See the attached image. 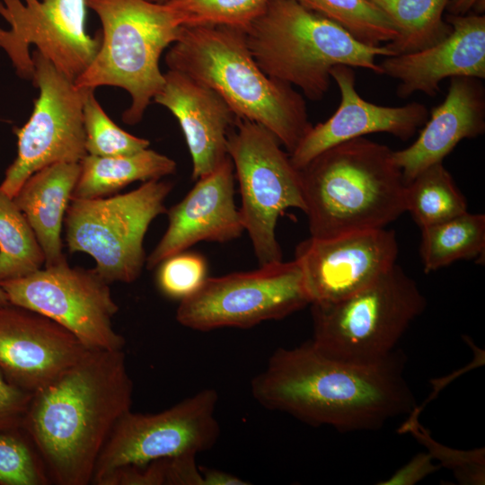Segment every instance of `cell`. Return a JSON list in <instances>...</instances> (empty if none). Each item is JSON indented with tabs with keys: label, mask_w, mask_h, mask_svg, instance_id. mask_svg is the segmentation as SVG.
I'll use <instances>...</instances> for the list:
<instances>
[{
	"label": "cell",
	"mask_w": 485,
	"mask_h": 485,
	"mask_svg": "<svg viewBox=\"0 0 485 485\" xmlns=\"http://www.w3.org/2000/svg\"><path fill=\"white\" fill-rule=\"evenodd\" d=\"M172 158L153 149L119 156L86 154L80 162V174L72 198H95L114 195L135 181H148L176 172Z\"/></svg>",
	"instance_id": "obj_23"
},
{
	"label": "cell",
	"mask_w": 485,
	"mask_h": 485,
	"mask_svg": "<svg viewBox=\"0 0 485 485\" xmlns=\"http://www.w3.org/2000/svg\"><path fill=\"white\" fill-rule=\"evenodd\" d=\"M164 83L154 101L178 120L191 161L193 181L216 170L227 157V135L236 115L214 90L178 71L163 74Z\"/></svg>",
	"instance_id": "obj_20"
},
{
	"label": "cell",
	"mask_w": 485,
	"mask_h": 485,
	"mask_svg": "<svg viewBox=\"0 0 485 485\" xmlns=\"http://www.w3.org/2000/svg\"><path fill=\"white\" fill-rule=\"evenodd\" d=\"M402 368L397 354L379 364L357 365L322 354L310 340L278 348L251 380V391L261 406L313 426L371 430L416 409Z\"/></svg>",
	"instance_id": "obj_1"
},
{
	"label": "cell",
	"mask_w": 485,
	"mask_h": 485,
	"mask_svg": "<svg viewBox=\"0 0 485 485\" xmlns=\"http://www.w3.org/2000/svg\"><path fill=\"white\" fill-rule=\"evenodd\" d=\"M201 472L203 485H245V482L239 477L216 469L199 467Z\"/></svg>",
	"instance_id": "obj_39"
},
{
	"label": "cell",
	"mask_w": 485,
	"mask_h": 485,
	"mask_svg": "<svg viewBox=\"0 0 485 485\" xmlns=\"http://www.w3.org/2000/svg\"><path fill=\"white\" fill-rule=\"evenodd\" d=\"M334 22L359 42L378 47L398 35L391 20L369 0H295Z\"/></svg>",
	"instance_id": "obj_28"
},
{
	"label": "cell",
	"mask_w": 485,
	"mask_h": 485,
	"mask_svg": "<svg viewBox=\"0 0 485 485\" xmlns=\"http://www.w3.org/2000/svg\"><path fill=\"white\" fill-rule=\"evenodd\" d=\"M445 100L430 111L417 139L408 147L393 151L405 184L424 169L443 163L464 138L485 131V87L471 76L451 77Z\"/></svg>",
	"instance_id": "obj_21"
},
{
	"label": "cell",
	"mask_w": 485,
	"mask_h": 485,
	"mask_svg": "<svg viewBox=\"0 0 485 485\" xmlns=\"http://www.w3.org/2000/svg\"><path fill=\"white\" fill-rule=\"evenodd\" d=\"M485 250V216L466 211L421 229L420 257L425 272L460 260L481 259Z\"/></svg>",
	"instance_id": "obj_25"
},
{
	"label": "cell",
	"mask_w": 485,
	"mask_h": 485,
	"mask_svg": "<svg viewBox=\"0 0 485 485\" xmlns=\"http://www.w3.org/2000/svg\"><path fill=\"white\" fill-rule=\"evenodd\" d=\"M269 0H169L181 26L225 25L245 31Z\"/></svg>",
	"instance_id": "obj_29"
},
{
	"label": "cell",
	"mask_w": 485,
	"mask_h": 485,
	"mask_svg": "<svg viewBox=\"0 0 485 485\" xmlns=\"http://www.w3.org/2000/svg\"><path fill=\"white\" fill-rule=\"evenodd\" d=\"M165 64L216 92L237 118L265 127L289 154L313 127L304 97L261 70L242 29L181 26Z\"/></svg>",
	"instance_id": "obj_3"
},
{
	"label": "cell",
	"mask_w": 485,
	"mask_h": 485,
	"mask_svg": "<svg viewBox=\"0 0 485 485\" xmlns=\"http://www.w3.org/2000/svg\"><path fill=\"white\" fill-rule=\"evenodd\" d=\"M172 187L153 180L124 194L71 198L64 220L69 251L92 256L94 270L109 284L135 281L146 264L145 235L153 220L167 212Z\"/></svg>",
	"instance_id": "obj_8"
},
{
	"label": "cell",
	"mask_w": 485,
	"mask_h": 485,
	"mask_svg": "<svg viewBox=\"0 0 485 485\" xmlns=\"http://www.w3.org/2000/svg\"><path fill=\"white\" fill-rule=\"evenodd\" d=\"M445 12L447 14L463 16L469 13L483 14L485 0H448Z\"/></svg>",
	"instance_id": "obj_38"
},
{
	"label": "cell",
	"mask_w": 485,
	"mask_h": 485,
	"mask_svg": "<svg viewBox=\"0 0 485 485\" xmlns=\"http://www.w3.org/2000/svg\"><path fill=\"white\" fill-rule=\"evenodd\" d=\"M31 58L39 96L28 121L14 129L17 155L0 184V190L11 198L40 169L80 163L87 154L83 118L87 89L77 87L39 51L34 50Z\"/></svg>",
	"instance_id": "obj_13"
},
{
	"label": "cell",
	"mask_w": 485,
	"mask_h": 485,
	"mask_svg": "<svg viewBox=\"0 0 485 485\" xmlns=\"http://www.w3.org/2000/svg\"><path fill=\"white\" fill-rule=\"evenodd\" d=\"M133 381L120 350H89L32 393L22 429L50 481L91 484L117 421L130 410Z\"/></svg>",
	"instance_id": "obj_2"
},
{
	"label": "cell",
	"mask_w": 485,
	"mask_h": 485,
	"mask_svg": "<svg viewBox=\"0 0 485 485\" xmlns=\"http://www.w3.org/2000/svg\"><path fill=\"white\" fill-rule=\"evenodd\" d=\"M393 23L397 37L385 44L394 55L412 53L446 38L452 26L445 20L448 0H369Z\"/></svg>",
	"instance_id": "obj_24"
},
{
	"label": "cell",
	"mask_w": 485,
	"mask_h": 485,
	"mask_svg": "<svg viewBox=\"0 0 485 485\" xmlns=\"http://www.w3.org/2000/svg\"><path fill=\"white\" fill-rule=\"evenodd\" d=\"M405 212L420 229L465 213V197L443 163H435L405 184Z\"/></svg>",
	"instance_id": "obj_26"
},
{
	"label": "cell",
	"mask_w": 485,
	"mask_h": 485,
	"mask_svg": "<svg viewBox=\"0 0 485 485\" xmlns=\"http://www.w3.org/2000/svg\"><path fill=\"white\" fill-rule=\"evenodd\" d=\"M32 392L12 384L0 371V430L22 429Z\"/></svg>",
	"instance_id": "obj_34"
},
{
	"label": "cell",
	"mask_w": 485,
	"mask_h": 485,
	"mask_svg": "<svg viewBox=\"0 0 485 485\" xmlns=\"http://www.w3.org/2000/svg\"><path fill=\"white\" fill-rule=\"evenodd\" d=\"M156 284L163 295L181 301L193 295L207 278L206 259L194 252L174 254L158 266Z\"/></svg>",
	"instance_id": "obj_32"
},
{
	"label": "cell",
	"mask_w": 485,
	"mask_h": 485,
	"mask_svg": "<svg viewBox=\"0 0 485 485\" xmlns=\"http://www.w3.org/2000/svg\"><path fill=\"white\" fill-rule=\"evenodd\" d=\"M10 304L40 313L93 350H120L125 339L112 319L119 311L110 284L94 269L66 260L0 282Z\"/></svg>",
	"instance_id": "obj_11"
},
{
	"label": "cell",
	"mask_w": 485,
	"mask_h": 485,
	"mask_svg": "<svg viewBox=\"0 0 485 485\" xmlns=\"http://www.w3.org/2000/svg\"><path fill=\"white\" fill-rule=\"evenodd\" d=\"M50 481L22 429L0 430V485H47Z\"/></svg>",
	"instance_id": "obj_31"
},
{
	"label": "cell",
	"mask_w": 485,
	"mask_h": 485,
	"mask_svg": "<svg viewBox=\"0 0 485 485\" xmlns=\"http://www.w3.org/2000/svg\"><path fill=\"white\" fill-rule=\"evenodd\" d=\"M9 304L8 298L3 287L0 285V305H4Z\"/></svg>",
	"instance_id": "obj_40"
},
{
	"label": "cell",
	"mask_w": 485,
	"mask_h": 485,
	"mask_svg": "<svg viewBox=\"0 0 485 485\" xmlns=\"http://www.w3.org/2000/svg\"><path fill=\"white\" fill-rule=\"evenodd\" d=\"M429 453H420L415 455L409 463L399 469L389 479L379 482L382 485H412L439 468L433 463Z\"/></svg>",
	"instance_id": "obj_36"
},
{
	"label": "cell",
	"mask_w": 485,
	"mask_h": 485,
	"mask_svg": "<svg viewBox=\"0 0 485 485\" xmlns=\"http://www.w3.org/2000/svg\"><path fill=\"white\" fill-rule=\"evenodd\" d=\"M331 76L340 92V105L327 120L313 126L290 154L299 170L324 150L366 135L388 133L406 141L428 119L429 112L420 102L383 106L364 100L356 90L352 66L338 65L331 68Z\"/></svg>",
	"instance_id": "obj_18"
},
{
	"label": "cell",
	"mask_w": 485,
	"mask_h": 485,
	"mask_svg": "<svg viewBox=\"0 0 485 485\" xmlns=\"http://www.w3.org/2000/svg\"><path fill=\"white\" fill-rule=\"evenodd\" d=\"M387 146L366 138L335 145L300 169L310 236L385 228L405 212V182Z\"/></svg>",
	"instance_id": "obj_4"
},
{
	"label": "cell",
	"mask_w": 485,
	"mask_h": 485,
	"mask_svg": "<svg viewBox=\"0 0 485 485\" xmlns=\"http://www.w3.org/2000/svg\"><path fill=\"white\" fill-rule=\"evenodd\" d=\"M86 7L85 0H0V16L9 26L0 27V48L21 77L33 78L31 45L73 82L87 69L101 35L87 33Z\"/></svg>",
	"instance_id": "obj_14"
},
{
	"label": "cell",
	"mask_w": 485,
	"mask_h": 485,
	"mask_svg": "<svg viewBox=\"0 0 485 485\" xmlns=\"http://www.w3.org/2000/svg\"><path fill=\"white\" fill-rule=\"evenodd\" d=\"M310 304L298 263L281 260L255 270L207 277L193 295L180 301L176 320L199 331L247 329L283 319Z\"/></svg>",
	"instance_id": "obj_10"
},
{
	"label": "cell",
	"mask_w": 485,
	"mask_h": 485,
	"mask_svg": "<svg viewBox=\"0 0 485 485\" xmlns=\"http://www.w3.org/2000/svg\"><path fill=\"white\" fill-rule=\"evenodd\" d=\"M195 459L192 454L168 458L167 485H203Z\"/></svg>",
	"instance_id": "obj_37"
},
{
	"label": "cell",
	"mask_w": 485,
	"mask_h": 485,
	"mask_svg": "<svg viewBox=\"0 0 485 485\" xmlns=\"http://www.w3.org/2000/svg\"><path fill=\"white\" fill-rule=\"evenodd\" d=\"M426 299L397 264L356 293L329 304H312V344L322 354L348 363L375 365L395 354L410 324L425 310Z\"/></svg>",
	"instance_id": "obj_7"
},
{
	"label": "cell",
	"mask_w": 485,
	"mask_h": 485,
	"mask_svg": "<svg viewBox=\"0 0 485 485\" xmlns=\"http://www.w3.org/2000/svg\"><path fill=\"white\" fill-rule=\"evenodd\" d=\"M101 23V43L87 69L74 82L79 88L116 86L127 91L125 123H138L162 89L159 62L178 38L181 25L169 5L152 0H85Z\"/></svg>",
	"instance_id": "obj_6"
},
{
	"label": "cell",
	"mask_w": 485,
	"mask_h": 485,
	"mask_svg": "<svg viewBox=\"0 0 485 485\" xmlns=\"http://www.w3.org/2000/svg\"><path fill=\"white\" fill-rule=\"evenodd\" d=\"M249 49L269 77L299 88L312 101L328 93L338 65L383 75L376 58L392 53L352 37L334 22L295 0H269L245 30Z\"/></svg>",
	"instance_id": "obj_5"
},
{
	"label": "cell",
	"mask_w": 485,
	"mask_h": 485,
	"mask_svg": "<svg viewBox=\"0 0 485 485\" xmlns=\"http://www.w3.org/2000/svg\"><path fill=\"white\" fill-rule=\"evenodd\" d=\"M83 118L87 154L104 157L127 155L150 146L149 140L133 136L115 124L96 100L93 89L86 91Z\"/></svg>",
	"instance_id": "obj_30"
},
{
	"label": "cell",
	"mask_w": 485,
	"mask_h": 485,
	"mask_svg": "<svg viewBox=\"0 0 485 485\" xmlns=\"http://www.w3.org/2000/svg\"><path fill=\"white\" fill-rule=\"evenodd\" d=\"M89 350L51 319L10 303L0 305V371L16 386L33 393Z\"/></svg>",
	"instance_id": "obj_16"
},
{
	"label": "cell",
	"mask_w": 485,
	"mask_h": 485,
	"mask_svg": "<svg viewBox=\"0 0 485 485\" xmlns=\"http://www.w3.org/2000/svg\"><path fill=\"white\" fill-rule=\"evenodd\" d=\"M218 395L204 389L154 414L126 412L115 424L97 460L92 483L101 485L114 471L143 466L214 446L220 434Z\"/></svg>",
	"instance_id": "obj_12"
},
{
	"label": "cell",
	"mask_w": 485,
	"mask_h": 485,
	"mask_svg": "<svg viewBox=\"0 0 485 485\" xmlns=\"http://www.w3.org/2000/svg\"><path fill=\"white\" fill-rule=\"evenodd\" d=\"M152 1L157 2V3H165V2H167L169 0H152Z\"/></svg>",
	"instance_id": "obj_41"
},
{
	"label": "cell",
	"mask_w": 485,
	"mask_h": 485,
	"mask_svg": "<svg viewBox=\"0 0 485 485\" xmlns=\"http://www.w3.org/2000/svg\"><path fill=\"white\" fill-rule=\"evenodd\" d=\"M401 432H411L427 445L433 458L454 471L459 482L464 484H484V449L458 451L447 448L430 438L429 434L418 422L417 417H410L401 427Z\"/></svg>",
	"instance_id": "obj_33"
},
{
	"label": "cell",
	"mask_w": 485,
	"mask_h": 485,
	"mask_svg": "<svg viewBox=\"0 0 485 485\" xmlns=\"http://www.w3.org/2000/svg\"><path fill=\"white\" fill-rule=\"evenodd\" d=\"M168 458L143 466H125L111 472L101 485H167Z\"/></svg>",
	"instance_id": "obj_35"
},
{
	"label": "cell",
	"mask_w": 485,
	"mask_h": 485,
	"mask_svg": "<svg viewBox=\"0 0 485 485\" xmlns=\"http://www.w3.org/2000/svg\"><path fill=\"white\" fill-rule=\"evenodd\" d=\"M234 169L228 156L216 170L197 180L189 193L166 213L168 226L146 260V269L185 251L199 242H226L244 232L234 203Z\"/></svg>",
	"instance_id": "obj_17"
},
{
	"label": "cell",
	"mask_w": 485,
	"mask_h": 485,
	"mask_svg": "<svg viewBox=\"0 0 485 485\" xmlns=\"http://www.w3.org/2000/svg\"><path fill=\"white\" fill-rule=\"evenodd\" d=\"M265 127L236 118L227 135V154L239 183V208L260 266L282 260L276 238L280 215L295 207L304 212L300 170Z\"/></svg>",
	"instance_id": "obj_9"
},
{
	"label": "cell",
	"mask_w": 485,
	"mask_h": 485,
	"mask_svg": "<svg viewBox=\"0 0 485 485\" xmlns=\"http://www.w3.org/2000/svg\"><path fill=\"white\" fill-rule=\"evenodd\" d=\"M398 242L385 228L328 238L310 236L295 248L311 304H329L366 287L396 264Z\"/></svg>",
	"instance_id": "obj_15"
},
{
	"label": "cell",
	"mask_w": 485,
	"mask_h": 485,
	"mask_svg": "<svg viewBox=\"0 0 485 485\" xmlns=\"http://www.w3.org/2000/svg\"><path fill=\"white\" fill-rule=\"evenodd\" d=\"M43 264L44 253L25 216L0 190V282L30 275Z\"/></svg>",
	"instance_id": "obj_27"
},
{
	"label": "cell",
	"mask_w": 485,
	"mask_h": 485,
	"mask_svg": "<svg viewBox=\"0 0 485 485\" xmlns=\"http://www.w3.org/2000/svg\"><path fill=\"white\" fill-rule=\"evenodd\" d=\"M80 174V163H57L31 175L13 200L31 226L45 257V267L66 260L62 225Z\"/></svg>",
	"instance_id": "obj_22"
},
{
	"label": "cell",
	"mask_w": 485,
	"mask_h": 485,
	"mask_svg": "<svg viewBox=\"0 0 485 485\" xmlns=\"http://www.w3.org/2000/svg\"><path fill=\"white\" fill-rule=\"evenodd\" d=\"M450 34L436 44L412 53L386 57L383 75L399 81L396 93L405 99L415 93L435 96L445 78H485V16L445 14Z\"/></svg>",
	"instance_id": "obj_19"
}]
</instances>
